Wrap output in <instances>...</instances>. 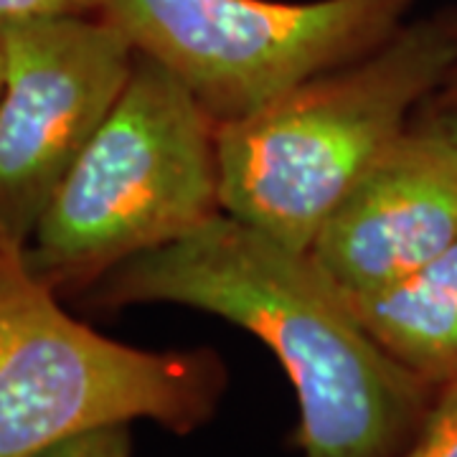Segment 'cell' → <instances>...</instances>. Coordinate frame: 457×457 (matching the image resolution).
I'll return each instance as SVG.
<instances>
[{"instance_id": "obj_1", "label": "cell", "mask_w": 457, "mask_h": 457, "mask_svg": "<svg viewBox=\"0 0 457 457\" xmlns=\"http://www.w3.org/2000/svg\"><path fill=\"white\" fill-rule=\"evenodd\" d=\"M99 308L176 303L257 336L293 381L303 457H402L435 386L369 336L311 252L219 213L89 287Z\"/></svg>"}, {"instance_id": "obj_2", "label": "cell", "mask_w": 457, "mask_h": 457, "mask_svg": "<svg viewBox=\"0 0 457 457\" xmlns=\"http://www.w3.org/2000/svg\"><path fill=\"white\" fill-rule=\"evenodd\" d=\"M455 64L457 36L437 13L219 125L224 213L311 252L328 216L407 132Z\"/></svg>"}, {"instance_id": "obj_3", "label": "cell", "mask_w": 457, "mask_h": 457, "mask_svg": "<svg viewBox=\"0 0 457 457\" xmlns=\"http://www.w3.org/2000/svg\"><path fill=\"white\" fill-rule=\"evenodd\" d=\"M216 130L179 77L135 54L112 112L33 228V275L56 295L89 290L224 213Z\"/></svg>"}, {"instance_id": "obj_4", "label": "cell", "mask_w": 457, "mask_h": 457, "mask_svg": "<svg viewBox=\"0 0 457 457\" xmlns=\"http://www.w3.org/2000/svg\"><path fill=\"white\" fill-rule=\"evenodd\" d=\"M227 389L209 348L143 351L62 311L26 246L0 234V457H36L74 435L150 420L206 425Z\"/></svg>"}, {"instance_id": "obj_5", "label": "cell", "mask_w": 457, "mask_h": 457, "mask_svg": "<svg viewBox=\"0 0 457 457\" xmlns=\"http://www.w3.org/2000/svg\"><path fill=\"white\" fill-rule=\"evenodd\" d=\"M414 0H99L135 54L186 84L216 125L257 112L386 44Z\"/></svg>"}, {"instance_id": "obj_6", "label": "cell", "mask_w": 457, "mask_h": 457, "mask_svg": "<svg viewBox=\"0 0 457 457\" xmlns=\"http://www.w3.org/2000/svg\"><path fill=\"white\" fill-rule=\"evenodd\" d=\"M135 49L102 16L5 26L0 234L29 245L51 196L112 112Z\"/></svg>"}, {"instance_id": "obj_7", "label": "cell", "mask_w": 457, "mask_h": 457, "mask_svg": "<svg viewBox=\"0 0 457 457\" xmlns=\"http://www.w3.org/2000/svg\"><path fill=\"white\" fill-rule=\"evenodd\" d=\"M455 242L457 143L414 114L328 216L311 257L343 293H371Z\"/></svg>"}, {"instance_id": "obj_8", "label": "cell", "mask_w": 457, "mask_h": 457, "mask_svg": "<svg viewBox=\"0 0 457 457\" xmlns=\"http://www.w3.org/2000/svg\"><path fill=\"white\" fill-rule=\"evenodd\" d=\"M343 295L369 336L407 371L435 389L457 376V242L392 285Z\"/></svg>"}, {"instance_id": "obj_9", "label": "cell", "mask_w": 457, "mask_h": 457, "mask_svg": "<svg viewBox=\"0 0 457 457\" xmlns=\"http://www.w3.org/2000/svg\"><path fill=\"white\" fill-rule=\"evenodd\" d=\"M402 457H457V376L437 386L425 422Z\"/></svg>"}, {"instance_id": "obj_10", "label": "cell", "mask_w": 457, "mask_h": 457, "mask_svg": "<svg viewBox=\"0 0 457 457\" xmlns=\"http://www.w3.org/2000/svg\"><path fill=\"white\" fill-rule=\"evenodd\" d=\"M36 457H130L128 425H107L74 435Z\"/></svg>"}, {"instance_id": "obj_11", "label": "cell", "mask_w": 457, "mask_h": 457, "mask_svg": "<svg viewBox=\"0 0 457 457\" xmlns=\"http://www.w3.org/2000/svg\"><path fill=\"white\" fill-rule=\"evenodd\" d=\"M66 16H99V0H0V26Z\"/></svg>"}, {"instance_id": "obj_12", "label": "cell", "mask_w": 457, "mask_h": 457, "mask_svg": "<svg viewBox=\"0 0 457 457\" xmlns=\"http://www.w3.org/2000/svg\"><path fill=\"white\" fill-rule=\"evenodd\" d=\"M442 21L447 23V29L457 36V8H445L440 13ZM425 112H447V110H457V64L450 69L447 79L437 89V95L427 102L422 107Z\"/></svg>"}, {"instance_id": "obj_13", "label": "cell", "mask_w": 457, "mask_h": 457, "mask_svg": "<svg viewBox=\"0 0 457 457\" xmlns=\"http://www.w3.org/2000/svg\"><path fill=\"white\" fill-rule=\"evenodd\" d=\"M417 117H422L427 122H432L435 128H440L445 135H450L457 143V110H447V112H425L420 110Z\"/></svg>"}, {"instance_id": "obj_14", "label": "cell", "mask_w": 457, "mask_h": 457, "mask_svg": "<svg viewBox=\"0 0 457 457\" xmlns=\"http://www.w3.org/2000/svg\"><path fill=\"white\" fill-rule=\"evenodd\" d=\"M5 87V26H0V95Z\"/></svg>"}]
</instances>
